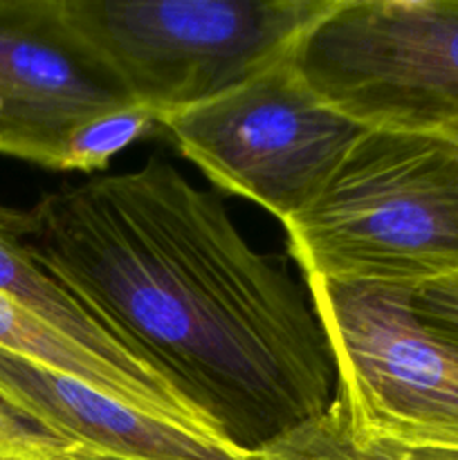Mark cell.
Masks as SVG:
<instances>
[{"mask_svg":"<svg viewBox=\"0 0 458 460\" xmlns=\"http://www.w3.org/2000/svg\"><path fill=\"white\" fill-rule=\"evenodd\" d=\"M27 216L36 263L241 452L335 400L310 296L169 162L66 184Z\"/></svg>","mask_w":458,"mask_h":460,"instance_id":"1","label":"cell"},{"mask_svg":"<svg viewBox=\"0 0 458 460\" xmlns=\"http://www.w3.org/2000/svg\"><path fill=\"white\" fill-rule=\"evenodd\" d=\"M305 281L416 290L458 270V148L440 133L362 130L283 223Z\"/></svg>","mask_w":458,"mask_h":460,"instance_id":"2","label":"cell"},{"mask_svg":"<svg viewBox=\"0 0 458 460\" xmlns=\"http://www.w3.org/2000/svg\"><path fill=\"white\" fill-rule=\"evenodd\" d=\"M330 0H57L75 48L160 119L292 52Z\"/></svg>","mask_w":458,"mask_h":460,"instance_id":"3","label":"cell"},{"mask_svg":"<svg viewBox=\"0 0 458 460\" xmlns=\"http://www.w3.org/2000/svg\"><path fill=\"white\" fill-rule=\"evenodd\" d=\"M157 124L211 184L281 223L313 200L364 130L314 94L292 52Z\"/></svg>","mask_w":458,"mask_h":460,"instance_id":"4","label":"cell"},{"mask_svg":"<svg viewBox=\"0 0 458 460\" xmlns=\"http://www.w3.org/2000/svg\"><path fill=\"white\" fill-rule=\"evenodd\" d=\"M308 296L355 429L404 447L458 449V346L422 326L409 290L313 279Z\"/></svg>","mask_w":458,"mask_h":460,"instance_id":"5","label":"cell"},{"mask_svg":"<svg viewBox=\"0 0 458 460\" xmlns=\"http://www.w3.org/2000/svg\"><path fill=\"white\" fill-rule=\"evenodd\" d=\"M314 76L364 130L458 126V0H344L317 34Z\"/></svg>","mask_w":458,"mask_h":460,"instance_id":"6","label":"cell"},{"mask_svg":"<svg viewBox=\"0 0 458 460\" xmlns=\"http://www.w3.org/2000/svg\"><path fill=\"white\" fill-rule=\"evenodd\" d=\"M135 106L70 40L57 0H0V153L61 171L67 139Z\"/></svg>","mask_w":458,"mask_h":460,"instance_id":"7","label":"cell"},{"mask_svg":"<svg viewBox=\"0 0 458 460\" xmlns=\"http://www.w3.org/2000/svg\"><path fill=\"white\" fill-rule=\"evenodd\" d=\"M0 404L45 434L124 460H254L225 440L148 416L88 382L4 349Z\"/></svg>","mask_w":458,"mask_h":460,"instance_id":"8","label":"cell"},{"mask_svg":"<svg viewBox=\"0 0 458 460\" xmlns=\"http://www.w3.org/2000/svg\"><path fill=\"white\" fill-rule=\"evenodd\" d=\"M0 349L16 353L21 358L34 359L49 368L88 382L94 389L173 425L187 427L198 434L218 436V429L180 394L175 386L160 380L135 376L115 364L106 362L92 350L72 341L57 328L45 323L21 304L0 292Z\"/></svg>","mask_w":458,"mask_h":460,"instance_id":"9","label":"cell"},{"mask_svg":"<svg viewBox=\"0 0 458 460\" xmlns=\"http://www.w3.org/2000/svg\"><path fill=\"white\" fill-rule=\"evenodd\" d=\"M27 229H30L27 209L0 205V292L106 362L135 376L171 385L164 376L153 371L137 355L130 353L108 331L101 319L94 317L79 299H75L57 279L49 277L36 263L25 241Z\"/></svg>","mask_w":458,"mask_h":460,"instance_id":"10","label":"cell"},{"mask_svg":"<svg viewBox=\"0 0 458 460\" xmlns=\"http://www.w3.org/2000/svg\"><path fill=\"white\" fill-rule=\"evenodd\" d=\"M254 460H404V447L359 434L335 395L326 411L269 440L254 454Z\"/></svg>","mask_w":458,"mask_h":460,"instance_id":"11","label":"cell"},{"mask_svg":"<svg viewBox=\"0 0 458 460\" xmlns=\"http://www.w3.org/2000/svg\"><path fill=\"white\" fill-rule=\"evenodd\" d=\"M160 130L157 117L142 106L108 112L75 130L63 151L61 171H99L119 151Z\"/></svg>","mask_w":458,"mask_h":460,"instance_id":"12","label":"cell"},{"mask_svg":"<svg viewBox=\"0 0 458 460\" xmlns=\"http://www.w3.org/2000/svg\"><path fill=\"white\" fill-rule=\"evenodd\" d=\"M0 460H124L85 445L49 436L21 416L0 409Z\"/></svg>","mask_w":458,"mask_h":460,"instance_id":"13","label":"cell"},{"mask_svg":"<svg viewBox=\"0 0 458 460\" xmlns=\"http://www.w3.org/2000/svg\"><path fill=\"white\" fill-rule=\"evenodd\" d=\"M409 305L422 326L458 346V270L409 290Z\"/></svg>","mask_w":458,"mask_h":460,"instance_id":"14","label":"cell"},{"mask_svg":"<svg viewBox=\"0 0 458 460\" xmlns=\"http://www.w3.org/2000/svg\"><path fill=\"white\" fill-rule=\"evenodd\" d=\"M404 447V445H402ZM404 460H458V449L404 447Z\"/></svg>","mask_w":458,"mask_h":460,"instance_id":"15","label":"cell"},{"mask_svg":"<svg viewBox=\"0 0 458 460\" xmlns=\"http://www.w3.org/2000/svg\"><path fill=\"white\" fill-rule=\"evenodd\" d=\"M440 135H443V137H447L449 142H452L454 146L458 148V126H452V128L443 130V133H440Z\"/></svg>","mask_w":458,"mask_h":460,"instance_id":"16","label":"cell"},{"mask_svg":"<svg viewBox=\"0 0 458 460\" xmlns=\"http://www.w3.org/2000/svg\"><path fill=\"white\" fill-rule=\"evenodd\" d=\"M0 407H3V404H0Z\"/></svg>","mask_w":458,"mask_h":460,"instance_id":"17","label":"cell"}]
</instances>
